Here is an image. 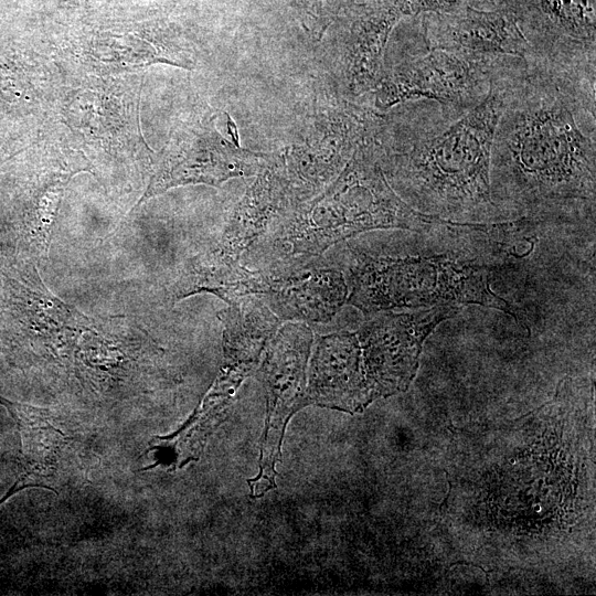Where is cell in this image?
<instances>
[{
	"label": "cell",
	"instance_id": "6",
	"mask_svg": "<svg viewBox=\"0 0 596 596\" xmlns=\"http://www.w3.org/2000/svg\"><path fill=\"white\" fill-rule=\"evenodd\" d=\"M211 292L226 304L255 296L281 322L323 323L347 304L349 291L342 270L319 256L276 268H252L240 263Z\"/></svg>",
	"mask_w": 596,
	"mask_h": 596
},
{
	"label": "cell",
	"instance_id": "3",
	"mask_svg": "<svg viewBox=\"0 0 596 596\" xmlns=\"http://www.w3.org/2000/svg\"><path fill=\"white\" fill-rule=\"evenodd\" d=\"M380 127L353 151L340 173L317 195L278 219L243 255L252 268L302 264L332 245L379 228L434 234L449 222L411 207L387 182L380 162Z\"/></svg>",
	"mask_w": 596,
	"mask_h": 596
},
{
	"label": "cell",
	"instance_id": "1",
	"mask_svg": "<svg viewBox=\"0 0 596 596\" xmlns=\"http://www.w3.org/2000/svg\"><path fill=\"white\" fill-rule=\"evenodd\" d=\"M595 84L541 65L507 76L490 161L503 222L594 216Z\"/></svg>",
	"mask_w": 596,
	"mask_h": 596
},
{
	"label": "cell",
	"instance_id": "14",
	"mask_svg": "<svg viewBox=\"0 0 596 596\" xmlns=\"http://www.w3.org/2000/svg\"><path fill=\"white\" fill-rule=\"evenodd\" d=\"M227 305L217 315L223 323V365L251 375L283 322L255 296L241 297Z\"/></svg>",
	"mask_w": 596,
	"mask_h": 596
},
{
	"label": "cell",
	"instance_id": "10",
	"mask_svg": "<svg viewBox=\"0 0 596 596\" xmlns=\"http://www.w3.org/2000/svg\"><path fill=\"white\" fill-rule=\"evenodd\" d=\"M214 117L178 130L152 175L141 201L171 188L204 183L219 187L233 178L257 174L268 155L243 149L240 142L224 137Z\"/></svg>",
	"mask_w": 596,
	"mask_h": 596
},
{
	"label": "cell",
	"instance_id": "7",
	"mask_svg": "<svg viewBox=\"0 0 596 596\" xmlns=\"http://www.w3.org/2000/svg\"><path fill=\"white\" fill-rule=\"evenodd\" d=\"M312 344L313 333L307 323H281L255 370L267 392V418L259 472L247 481L254 498L275 488V465L286 424L294 413L307 405V366Z\"/></svg>",
	"mask_w": 596,
	"mask_h": 596
},
{
	"label": "cell",
	"instance_id": "11",
	"mask_svg": "<svg viewBox=\"0 0 596 596\" xmlns=\"http://www.w3.org/2000/svg\"><path fill=\"white\" fill-rule=\"evenodd\" d=\"M423 31L428 49L491 58L513 57L536 65L514 17L502 7L480 10L466 6L449 13H425Z\"/></svg>",
	"mask_w": 596,
	"mask_h": 596
},
{
	"label": "cell",
	"instance_id": "9",
	"mask_svg": "<svg viewBox=\"0 0 596 596\" xmlns=\"http://www.w3.org/2000/svg\"><path fill=\"white\" fill-rule=\"evenodd\" d=\"M299 203L284 153L268 155L255 182L235 205L217 244L192 264L185 283L200 287L241 263L270 226Z\"/></svg>",
	"mask_w": 596,
	"mask_h": 596
},
{
	"label": "cell",
	"instance_id": "2",
	"mask_svg": "<svg viewBox=\"0 0 596 596\" xmlns=\"http://www.w3.org/2000/svg\"><path fill=\"white\" fill-rule=\"evenodd\" d=\"M511 72L494 79L480 104L439 129H418L397 143L384 135L382 124V170L411 207L455 223L503 222L491 199L490 161Z\"/></svg>",
	"mask_w": 596,
	"mask_h": 596
},
{
	"label": "cell",
	"instance_id": "8",
	"mask_svg": "<svg viewBox=\"0 0 596 596\" xmlns=\"http://www.w3.org/2000/svg\"><path fill=\"white\" fill-rule=\"evenodd\" d=\"M507 9L536 65L596 83V0H492Z\"/></svg>",
	"mask_w": 596,
	"mask_h": 596
},
{
	"label": "cell",
	"instance_id": "13",
	"mask_svg": "<svg viewBox=\"0 0 596 596\" xmlns=\"http://www.w3.org/2000/svg\"><path fill=\"white\" fill-rule=\"evenodd\" d=\"M407 0H375L352 20L340 49L344 87L351 96L371 93L380 81L390 33L403 15Z\"/></svg>",
	"mask_w": 596,
	"mask_h": 596
},
{
	"label": "cell",
	"instance_id": "12",
	"mask_svg": "<svg viewBox=\"0 0 596 596\" xmlns=\"http://www.w3.org/2000/svg\"><path fill=\"white\" fill-rule=\"evenodd\" d=\"M309 359L307 405L356 413L372 403L355 330L317 336Z\"/></svg>",
	"mask_w": 596,
	"mask_h": 596
},
{
	"label": "cell",
	"instance_id": "4",
	"mask_svg": "<svg viewBox=\"0 0 596 596\" xmlns=\"http://www.w3.org/2000/svg\"><path fill=\"white\" fill-rule=\"evenodd\" d=\"M338 266L348 285L347 304L364 315L436 306L481 305L519 319V311L490 288L486 260L467 254H369L347 243Z\"/></svg>",
	"mask_w": 596,
	"mask_h": 596
},
{
	"label": "cell",
	"instance_id": "5",
	"mask_svg": "<svg viewBox=\"0 0 596 596\" xmlns=\"http://www.w3.org/2000/svg\"><path fill=\"white\" fill-rule=\"evenodd\" d=\"M520 58H491L428 49L422 56L405 60L384 70L373 94L374 110L396 105L432 100L450 113L465 114L490 93L494 79Z\"/></svg>",
	"mask_w": 596,
	"mask_h": 596
},
{
	"label": "cell",
	"instance_id": "15",
	"mask_svg": "<svg viewBox=\"0 0 596 596\" xmlns=\"http://www.w3.org/2000/svg\"><path fill=\"white\" fill-rule=\"evenodd\" d=\"M470 0H407L409 14L449 13L469 4Z\"/></svg>",
	"mask_w": 596,
	"mask_h": 596
}]
</instances>
